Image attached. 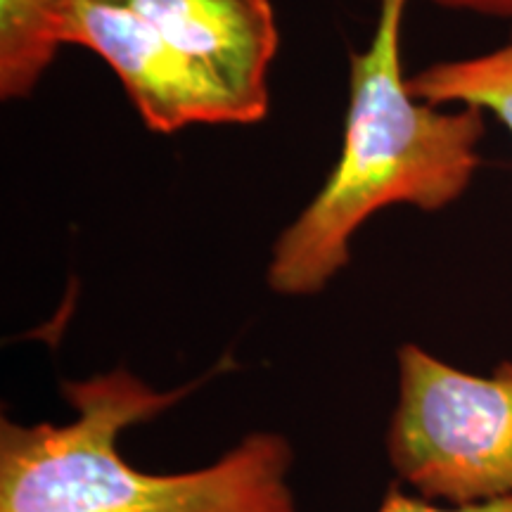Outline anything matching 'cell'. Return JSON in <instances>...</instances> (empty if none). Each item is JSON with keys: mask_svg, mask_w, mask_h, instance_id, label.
<instances>
[{"mask_svg": "<svg viewBox=\"0 0 512 512\" xmlns=\"http://www.w3.org/2000/svg\"><path fill=\"white\" fill-rule=\"evenodd\" d=\"M396 361L387 458L401 482L456 505L512 498V361L475 375L411 342Z\"/></svg>", "mask_w": 512, "mask_h": 512, "instance_id": "3", "label": "cell"}, {"mask_svg": "<svg viewBox=\"0 0 512 512\" xmlns=\"http://www.w3.org/2000/svg\"><path fill=\"white\" fill-rule=\"evenodd\" d=\"M444 10L470 12L477 17L489 19H512V0H427Z\"/></svg>", "mask_w": 512, "mask_h": 512, "instance_id": "9", "label": "cell"}, {"mask_svg": "<svg viewBox=\"0 0 512 512\" xmlns=\"http://www.w3.org/2000/svg\"><path fill=\"white\" fill-rule=\"evenodd\" d=\"M377 512H512V498H498V501H479V503H448L434 505L430 498L403 494V491H387L384 501Z\"/></svg>", "mask_w": 512, "mask_h": 512, "instance_id": "8", "label": "cell"}, {"mask_svg": "<svg viewBox=\"0 0 512 512\" xmlns=\"http://www.w3.org/2000/svg\"><path fill=\"white\" fill-rule=\"evenodd\" d=\"M69 0H0V98L24 100L53 67Z\"/></svg>", "mask_w": 512, "mask_h": 512, "instance_id": "6", "label": "cell"}, {"mask_svg": "<svg viewBox=\"0 0 512 512\" xmlns=\"http://www.w3.org/2000/svg\"><path fill=\"white\" fill-rule=\"evenodd\" d=\"M152 24L261 121L280 31L271 0H112Z\"/></svg>", "mask_w": 512, "mask_h": 512, "instance_id": "5", "label": "cell"}, {"mask_svg": "<svg viewBox=\"0 0 512 512\" xmlns=\"http://www.w3.org/2000/svg\"><path fill=\"white\" fill-rule=\"evenodd\" d=\"M408 3L380 0L373 38L349 55L339 157L313 200L273 242L266 283L275 294L323 292L351 264V242L377 211L451 207L482 166L486 114L432 105L408 86L401 64Z\"/></svg>", "mask_w": 512, "mask_h": 512, "instance_id": "1", "label": "cell"}, {"mask_svg": "<svg viewBox=\"0 0 512 512\" xmlns=\"http://www.w3.org/2000/svg\"><path fill=\"white\" fill-rule=\"evenodd\" d=\"M67 46L91 50L112 69L147 131L247 126L256 117L143 17L112 0H69Z\"/></svg>", "mask_w": 512, "mask_h": 512, "instance_id": "4", "label": "cell"}, {"mask_svg": "<svg viewBox=\"0 0 512 512\" xmlns=\"http://www.w3.org/2000/svg\"><path fill=\"white\" fill-rule=\"evenodd\" d=\"M415 98L441 107H475L512 136V34L486 53L439 60L408 76Z\"/></svg>", "mask_w": 512, "mask_h": 512, "instance_id": "7", "label": "cell"}, {"mask_svg": "<svg viewBox=\"0 0 512 512\" xmlns=\"http://www.w3.org/2000/svg\"><path fill=\"white\" fill-rule=\"evenodd\" d=\"M200 387L157 392L126 368L64 380L67 425L0 422V512H297L283 434L254 432L190 472H145L119 451L128 427L155 420Z\"/></svg>", "mask_w": 512, "mask_h": 512, "instance_id": "2", "label": "cell"}]
</instances>
